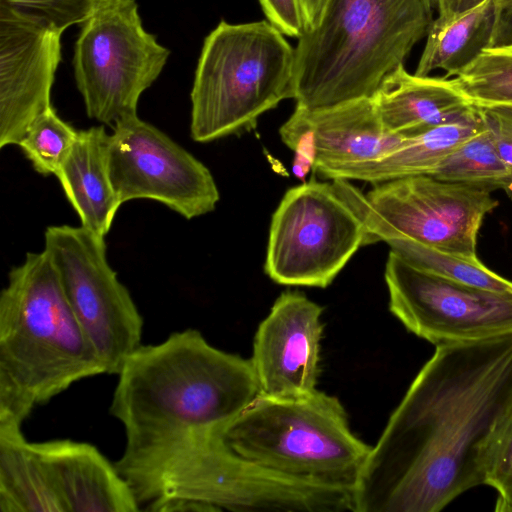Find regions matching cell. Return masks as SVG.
Returning <instances> with one entry per match:
<instances>
[{
    "mask_svg": "<svg viewBox=\"0 0 512 512\" xmlns=\"http://www.w3.org/2000/svg\"><path fill=\"white\" fill-rule=\"evenodd\" d=\"M511 418L512 333L436 345L372 446L355 512L441 511L484 484Z\"/></svg>",
    "mask_w": 512,
    "mask_h": 512,
    "instance_id": "cell-1",
    "label": "cell"
},
{
    "mask_svg": "<svg viewBox=\"0 0 512 512\" xmlns=\"http://www.w3.org/2000/svg\"><path fill=\"white\" fill-rule=\"evenodd\" d=\"M259 394L251 360L214 347L196 329L141 345L118 373L110 406L126 437L118 471L222 432Z\"/></svg>",
    "mask_w": 512,
    "mask_h": 512,
    "instance_id": "cell-2",
    "label": "cell"
},
{
    "mask_svg": "<svg viewBox=\"0 0 512 512\" xmlns=\"http://www.w3.org/2000/svg\"><path fill=\"white\" fill-rule=\"evenodd\" d=\"M103 373L49 254L28 252L0 294V422L22 425L38 405Z\"/></svg>",
    "mask_w": 512,
    "mask_h": 512,
    "instance_id": "cell-3",
    "label": "cell"
},
{
    "mask_svg": "<svg viewBox=\"0 0 512 512\" xmlns=\"http://www.w3.org/2000/svg\"><path fill=\"white\" fill-rule=\"evenodd\" d=\"M435 7L436 0H324L295 48L296 106L371 98L426 37Z\"/></svg>",
    "mask_w": 512,
    "mask_h": 512,
    "instance_id": "cell-4",
    "label": "cell"
},
{
    "mask_svg": "<svg viewBox=\"0 0 512 512\" xmlns=\"http://www.w3.org/2000/svg\"><path fill=\"white\" fill-rule=\"evenodd\" d=\"M222 432L197 436L124 476L140 507L188 500L209 511L354 512V492L303 482L236 455ZM142 510V508H141Z\"/></svg>",
    "mask_w": 512,
    "mask_h": 512,
    "instance_id": "cell-5",
    "label": "cell"
},
{
    "mask_svg": "<svg viewBox=\"0 0 512 512\" xmlns=\"http://www.w3.org/2000/svg\"><path fill=\"white\" fill-rule=\"evenodd\" d=\"M221 434L258 467L353 492L372 449L352 431L340 400L318 390L289 399L259 394Z\"/></svg>",
    "mask_w": 512,
    "mask_h": 512,
    "instance_id": "cell-6",
    "label": "cell"
},
{
    "mask_svg": "<svg viewBox=\"0 0 512 512\" xmlns=\"http://www.w3.org/2000/svg\"><path fill=\"white\" fill-rule=\"evenodd\" d=\"M295 48L267 20L220 21L205 38L190 93V135L208 143L250 131L293 99Z\"/></svg>",
    "mask_w": 512,
    "mask_h": 512,
    "instance_id": "cell-7",
    "label": "cell"
},
{
    "mask_svg": "<svg viewBox=\"0 0 512 512\" xmlns=\"http://www.w3.org/2000/svg\"><path fill=\"white\" fill-rule=\"evenodd\" d=\"M333 183L362 217L373 243L408 239L469 259H478V232L498 206L487 189L430 175L377 183L366 194L348 180Z\"/></svg>",
    "mask_w": 512,
    "mask_h": 512,
    "instance_id": "cell-8",
    "label": "cell"
},
{
    "mask_svg": "<svg viewBox=\"0 0 512 512\" xmlns=\"http://www.w3.org/2000/svg\"><path fill=\"white\" fill-rule=\"evenodd\" d=\"M169 54L143 28L135 0H98L81 23L73 57L88 117L113 126L137 115L141 94L158 78Z\"/></svg>",
    "mask_w": 512,
    "mask_h": 512,
    "instance_id": "cell-9",
    "label": "cell"
},
{
    "mask_svg": "<svg viewBox=\"0 0 512 512\" xmlns=\"http://www.w3.org/2000/svg\"><path fill=\"white\" fill-rule=\"evenodd\" d=\"M366 224L335 184L311 180L287 190L269 230L264 271L287 286L325 288L363 245Z\"/></svg>",
    "mask_w": 512,
    "mask_h": 512,
    "instance_id": "cell-10",
    "label": "cell"
},
{
    "mask_svg": "<svg viewBox=\"0 0 512 512\" xmlns=\"http://www.w3.org/2000/svg\"><path fill=\"white\" fill-rule=\"evenodd\" d=\"M44 249L66 298L107 374L142 345V316L107 259L105 237L83 226L46 228Z\"/></svg>",
    "mask_w": 512,
    "mask_h": 512,
    "instance_id": "cell-11",
    "label": "cell"
},
{
    "mask_svg": "<svg viewBox=\"0 0 512 512\" xmlns=\"http://www.w3.org/2000/svg\"><path fill=\"white\" fill-rule=\"evenodd\" d=\"M384 276L390 312L408 331L435 346L512 333V291L446 279L392 249Z\"/></svg>",
    "mask_w": 512,
    "mask_h": 512,
    "instance_id": "cell-12",
    "label": "cell"
},
{
    "mask_svg": "<svg viewBox=\"0 0 512 512\" xmlns=\"http://www.w3.org/2000/svg\"><path fill=\"white\" fill-rule=\"evenodd\" d=\"M108 163L121 205L151 199L190 220L213 211L220 199L210 170L137 115L113 125Z\"/></svg>",
    "mask_w": 512,
    "mask_h": 512,
    "instance_id": "cell-13",
    "label": "cell"
},
{
    "mask_svg": "<svg viewBox=\"0 0 512 512\" xmlns=\"http://www.w3.org/2000/svg\"><path fill=\"white\" fill-rule=\"evenodd\" d=\"M279 133L295 152L293 172L302 180L311 168L323 178L343 179L351 170L383 158L406 139L387 131L372 98L318 109L296 106Z\"/></svg>",
    "mask_w": 512,
    "mask_h": 512,
    "instance_id": "cell-14",
    "label": "cell"
},
{
    "mask_svg": "<svg viewBox=\"0 0 512 512\" xmlns=\"http://www.w3.org/2000/svg\"><path fill=\"white\" fill-rule=\"evenodd\" d=\"M61 34L0 6V148L18 145L31 123L51 107Z\"/></svg>",
    "mask_w": 512,
    "mask_h": 512,
    "instance_id": "cell-15",
    "label": "cell"
},
{
    "mask_svg": "<svg viewBox=\"0 0 512 512\" xmlns=\"http://www.w3.org/2000/svg\"><path fill=\"white\" fill-rule=\"evenodd\" d=\"M323 307L297 291L275 300L259 324L250 358L260 394L300 398L317 390Z\"/></svg>",
    "mask_w": 512,
    "mask_h": 512,
    "instance_id": "cell-16",
    "label": "cell"
},
{
    "mask_svg": "<svg viewBox=\"0 0 512 512\" xmlns=\"http://www.w3.org/2000/svg\"><path fill=\"white\" fill-rule=\"evenodd\" d=\"M63 512H136L129 483L97 447L69 439L33 442Z\"/></svg>",
    "mask_w": 512,
    "mask_h": 512,
    "instance_id": "cell-17",
    "label": "cell"
},
{
    "mask_svg": "<svg viewBox=\"0 0 512 512\" xmlns=\"http://www.w3.org/2000/svg\"><path fill=\"white\" fill-rule=\"evenodd\" d=\"M371 98L387 131L405 138L453 121L473 106L453 79L410 74L404 65L388 74Z\"/></svg>",
    "mask_w": 512,
    "mask_h": 512,
    "instance_id": "cell-18",
    "label": "cell"
},
{
    "mask_svg": "<svg viewBox=\"0 0 512 512\" xmlns=\"http://www.w3.org/2000/svg\"><path fill=\"white\" fill-rule=\"evenodd\" d=\"M109 134L103 125L79 130L68 156L56 172L81 226L105 237L121 206L108 163Z\"/></svg>",
    "mask_w": 512,
    "mask_h": 512,
    "instance_id": "cell-19",
    "label": "cell"
},
{
    "mask_svg": "<svg viewBox=\"0 0 512 512\" xmlns=\"http://www.w3.org/2000/svg\"><path fill=\"white\" fill-rule=\"evenodd\" d=\"M482 126L478 107L473 104L461 117L406 138L395 150L377 161L351 170L343 180L377 184L407 176L429 175Z\"/></svg>",
    "mask_w": 512,
    "mask_h": 512,
    "instance_id": "cell-20",
    "label": "cell"
},
{
    "mask_svg": "<svg viewBox=\"0 0 512 512\" xmlns=\"http://www.w3.org/2000/svg\"><path fill=\"white\" fill-rule=\"evenodd\" d=\"M21 424L0 422V512H63L62 505Z\"/></svg>",
    "mask_w": 512,
    "mask_h": 512,
    "instance_id": "cell-21",
    "label": "cell"
},
{
    "mask_svg": "<svg viewBox=\"0 0 512 512\" xmlns=\"http://www.w3.org/2000/svg\"><path fill=\"white\" fill-rule=\"evenodd\" d=\"M496 20L497 0H485L446 23L434 20L414 74L428 76L441 69L447 78L457 76L492 47Z\"/></svg>",
    "mask_w": 512,
    "mask_h": 512,
    "instance_id": "cell-22",
    "label": "cell"
},
{
    "mask_svg": "<svg viewBox=\"0 0 512 512\" xmlns=\"http://www.w3.org/2000/svg\"><path fill=\"white\" fill-rule=\"evenodd\" d=\"M435 178L506 193L511 186L510 171L496 148L485 124L453 150L430 174Z\"/></svg>",
    "mask_w": 512,
    "mask_h": 512,
    "instance_id": "cell-23",
    "label": "cell"
},
{
    "mask_svg": "<svg viewBox=\"0 0 512 512\" xmlns=\"http://www.w3.org/2000/svg\"><path fill=\"white\" fill-rule=\"evenodd\" d=\"M452 79L476 106L512 105V45L485 49Z\"/></svg>",
    "mask_w": 512,
    "mask_h": 512,
    "instance_id": "cell-24",
    "label": "cell"
},
{
    "mask_svg": "<svg viewBox=\"0 0 512 512\" xmlns=\"http://www.w3.org/2000/svg\"><path fill=\"white\" fill-rule=\"evenodd\" d=\"M386 243L416 266L446 279L487 290L512 291V281L491 271L479 259L445 253L408 239Z\"/></svg>",
    "mask_w": 512,
    "mask_h": 512,
    "instance_id": "cell-25",
    "label": "cell"
},
{
    "mask_svg": "<svg viewBox=\"0 0 512 512\" xmlns=\"http://www.w3.org/2000/svg\"><path fill=\"white\" fill-rule=\"evenodd\" d=\"M78 132L51 106L31 123L18 146L37 173L55 175L72 149Z\"/></svg>",
    "mask_w": 512,
    "mask_h": 512,
    "instance_id": "cell-26",
    "label": "cell"
},
{
    "mask_svg": "<svg viewBox=\"0 0 512 512\" xmlns=\"http://www.w3.org/2000/svg\"><path fill=\"white\" fill-rule=\"evenodd\" d=\"M98 0H0V6L37 19L63 33L71 25L83 23Z\"/></svg>",
    "mask_w": 512,
    "mask_h": 512,
    "instance_id": "cell-27",
    "label": "cell"
},
{
    "mask_svg": "<svg viewBox=\"0 0 512 512\" xmlns=\"http://www.w3.org/2000/svg\"><path fill=\"white\" fill-rule=\"evenodd\" d=\"M484 484L493 487L498 493L495 511L512 512V418L488 452Z\"/></svg>",
    "mask_w": 512,
    "mask_h": 512,
    "instance_id": "cell-28",
    "label": "cell"
},
{
    "mask_svg": "<svg viewBox=\"0 0 512 512\" xmlns=\"http://www.w3.org/2000/svg\"><path fill=\"white\" fill-rule=\"evenodd\" d=\"M481 119L495 142L502 160L511 175V186L506 193L512 199V105L477 106Z\"/></svg>",
    "mask_w": 512,
    "mask_h": 512,
    "instance_id": "cell-29",
    "label": "cell"
},
{
    "mask_svg": "<svg viewBox=\"0 0 512 512\" xmlns=\"http://www.w3.org/2000/svg\"><path fill=\"white\" fill-rule=\"evenodd\" d=\"M272 25L284 35L300 38L306 29L299 0H258Z\"/></svg>",
    "mask_w": 512,
    "mask_h": 512,
    "instance_id": "cell-30",
    "label": "cell"
},
{
    "mask_svg": "<svg viewBox=\"0 0 512 512\" xmlns=\"http://www.w3.org/2000/svg\"><path fill=\"white\" fill-rule=\"evenodd\" d=\"M484 1L485 0H436L438 16L434 20L439 23L449 22Z\"/></svg>",
    "mask_w": 512,
    "mask_h": 512,
    "instance_id": "cell-31",
    "label": "cell"
},
{
    "mask_svg": "<svg viewBox=\"0 0 512 512\" xmlns=\"http://www.w3.org/2000/svg\"><path fill=\"white\" fill-rule=\"evenodd\" d=\"M299 2L305 19L306 29H309L316 24L324 0H299Z\"/></svg>",
    "mask_w": 512,
    "mask_h": 512,
    "instance_id": "cell-32",
    "label": "cell"
}]
</instances>
